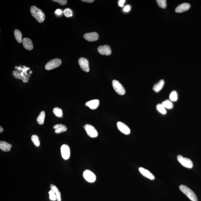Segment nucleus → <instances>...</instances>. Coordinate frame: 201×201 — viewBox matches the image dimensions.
Instances as JSON below:
<instances>
[{"label": "nucleus", "mask_w": 201, "mask_h": 201, "mask_svg": "<svg viewBox=\"0 0 201 201\" xmlns=\"http://www.w3.org/2000/svg\"><path fill=\"white\" fill-rule=\"evenodd\" d=\"M30 12L32 16L39 23H42L45 19L43 12L35 6H32L30 8Z\"/></svg>", "instance_id": "f257e3e1"}, {"label": "nucleus", "mask_w": 201, "mask_h": 201, "mask_svg": "<svg viewBox=\"0 0 201 201\" xmlns=\"http://www.w3.org/2000/svg\"><path fill=\"white\" fill-rule=\"evenodd\" d=\"M180 190L192 201H198L197 198L194 192L190 188L184 185L180 186Z\"/></svg>", "instance_id": "f03ea898"}, {"label": "nucleus", "mask_w": 201, "mask_h": 201, "mask_svg": "<svg viewBox=\"0 0 201 201\" xmlns=\"http://www.w3.org/2000/svg\"><path fill=\"white\" fill-rule=\"evenodd\" d=\"M178 161L185 167L188 168H192L193 167V163L190 159L188 158L184 157L181 155L177 156Z\"/></svg>", "instance_id": "7ed1b4c3"}, {"label": "nucleus", "mask_w": 201, "mask_h": 201, "mask_svg": "<svg viewBox=\"0 0 201 201\" xmlns=\"http://www.w3.org/2000/svg\"><path fill=\"white\" fill-rule=\"evenodd\" d=\"M61 61L60 59L56 58L52 59L49 61L45 66V69L49 71L58 67L61 64Z\"/></svg>", "instance_id": "20e7f679"}, {"label": "nucleus", "mask_w": 201, "mask_h": 201, "mask_svg": "<svg viewBox=\"0 0 201 201\" xmlns=\"http://www.w3.org/2000/svg\"><path fill=\"white\" fill-rule=\"evenodd\" d=\"M113 88L116 92L118 94L124 95L126 93L125 89L122 85L118 81L114 80L112 82Z\"/></svg>", "instance_id": "39448f33"}, {"label": "nucleus", "mask_w": 201, "mask_h": 201, "mask_svg": "<svg viewBox=\"0 0 201 201\" xmlns=\"http://www.w3.org/2000/svg\"><path fill=\"white\" fill-rule=\"evenodd\" d=\"M85 128L87 135L92 138L97 137L98 136V132L95 128L89 124H87L83 126Z\"/></svg>", "instance_id": "423d86ee"}, {"label": "nucleus", "mask_w": 201, "mask_h": 201, "mask_svg": "<svg viewBox=\"0 0 201 201\" xmlns=\"http://www.w3.org/2000/svg\"><path fill=\"white\" fill-rule=\"evenodd\" d=\"M83 177L87 182L92 183L96 180V177L94 173L89 170H85L83 172Z\"/></svg>", "instance_id": "0eeeda50"}, {"label": "nucleus", "mask_w": 201, "mask_h": 201, "mask_svg": "<svg viewBox=\"0 0 201 201\" xmlns=\"http://www.w3.org/2000/svg\"><path fill=\"white\" fill-rule=\"evenodd\" d=\"M78 63L81 69L85 72H88L89 71L88 60L83 57L80 58L78 60Z\"/></svg>", "instance_id": "6e6552de"}, {"label": "nucleus", "mask_w": 201, "mask_h": 201, "mask_svg": "<svg viewBox=\"0 0 201 201\" xmlns=\"http://www.w3.org/2000/svg\"><path fill=\"white\" fill-rule=\"evenodd\" d=\"M61 156L64 160H67L69 159L70 156V150L69 146L67 145H62L61 146Z\"/></svg>", "instance_id": "1a4fd4ad"}, {"label": "nucleus", "mask_w": 201, "mask_h": 201, "mask_svg": "<svg viewBox=\"0 0 201 201\" xmlns=\"http://www.w3.org/2000/svg\"><path fill=\"white\" fill-rule=\"evenodd\" d=\"M98 51L101 55H110L112 53L110 47L107 45L99 47Z\"/></svg>", "instance_id": "9d476101"}, {"label": "nucleus", "mask_w": 201, "mask_h": 201, "mask_svg": "<svg viewBox=\"0 0 201 201\" xmlns=\"http://www.w3.org/2000/svg\"><path fill=\"white\" fill-rule=\"evenodd\" d=\"M117 127L118 129L123 134L128 135L130 133V128H129L125 124L119 122L117 123Z\"/></svg>", "instance_id": "9b49d317"}, {"label": "nucleus", "mask_w": 201, "mask_h": 201, "mask_svg": "<svg viewBox=\"0 0 201 201\" xmlns=\"http://www.w3.org/2000/svg\"><path fill=\"white\" fill-rule=\"evenodd\" d=\"M83 37L88 41H95L98 39L99 35L96 32H92L84 34Z\"/></svg>", "instance_id": "f8f14e48"}, {"label": "nucleus", "mask_w": 201, "mask_h": 201, "mask_svg": "<svg viewBox=\"0 0 201 201\" xmlns=\"http://www.w3.org/2000/svg\"><path fill=\"white\" fill-rule=\"evenodd\" d=\"M139 172L144 177L150 180L155 179V176L148 170L142 167H140L139 169Z\"/></svg>", "instance_id": "ddd939ff"}, {"label": "nucleus", "mask_w": 201, "mask_h": 201, "mask_svg": "<svg viewBox=\"0 0 201 201\" xmlns=\"http://www.w3.org/2000/svg\"><path fill=\"white\" fill-rule=\"evenodd\" d=\"M190 7V5L189 3H183L178 6L175 9V11L177 13H182L188 11Z\"/></svg>", "instance_id": "4468645a"}, {"label": "nucleus", "mask_w": 201, "mask_h": 201, "mask_svg": "<svg viewBox=\"0 0 201 201\" xmlns=\"http://www.w3.org/2000/svg\"><path fill=\"white\" fill-rule=\"evenodd\" d=\"M23 44L24 47L28 50H32L33 45L31 39L28 38H25L23 40Z\"/></svg>", "instance_id": "2eb2a0df"}, {"label": "nucleus", "mask_w": 201, "mask_h": 201, "mask_svg": "<svg viewBox=\"0 0 201 201\" xmlns=\"http://www.w3.org/2000/svg\"><path fill=\"white\" fill-rule=\"evenodd\" d=\"M99 101L97 99L92 100L86 103V105L92 110L97 109L99 106Z\"/></svg>", "instance_id": "dca6fc26"}, {"label": "nucleus", "mask_w": 201, "mask_h": 201, "mask_svg": "<svg viewBox=\"0 0 201 201\" xmlns=\"http://www.w3.org/2000/svg\"><path fill=\"white\" fill-rule=\"evenodd\" d=\"M53 129H55V132L56 134H60L67 130V127L62 124H56L53 126Z\"/></svg>", "instance_id": "f3484780"}, {"label": "nucleus", "mask_w": 201, "mask_h": 201, "mask_svg": "<svg viewBox=\"0 0 201 201\" xmlns=\"http://www.w3.org/2000/svg\"><path fill=\"white\" fill-rule=\"evenodd\" d=\"M12 145L5 141H1L0 142V149L2 151L8 152L11 150Z\"/></svg>", "instance_id": "a211bd4d"}, {"label": "nucleus", "mask_w": 201, "mask_h": 201, "mask_svg": "<svg viewBox=\"0 0 201 201\" xmlns=\"http://www.w3.org/2000/svg\"><path fill=\"white\" fill-rule=\"evenodd\" d=\"M164 85V81L163 80H161L157 83L154 85L153 89L155 92H159L162 89Z\"/></svg>", "instance_id": "6ab92c4d"}, {"label": "nucleus", "mask_w": 201, "mask_h": 201, "mask_svg": "<svg viewBox=\"0 0 201 201\" xmlns=\"http://www.w3.org/2000/svg\"><path fill=\"white\" fill-rule=\"evenodd\" d=\"M14 36L15 37L16 40L19 43L23 42V40L22 39V34L21 32L18 29H15L14 31Z\"/></svg>", "instance_id": "aec40b11"}, {"label": "nucleus", "mask_w": 201, "mask_h": 201, "mask_svg": "<svg viewBox=\"0 0 201 201\" xmlns=\"http://www.w3.org/2000/svg\"><path fill=\"white\" fill-rule=\"evenodd\" d=\"M50 187L51 190H53L54 191L55 194H56L57 198V201H61V193L59 192V190L58 189L56 186L53 184H51L50 186Z\"/></svg>", "instance_id": "412c9836"}, {"label": "nucleus", "mask_w": 201, "mask_h": 201, "mask_svg": "<svg viewBox=\"0 0 201 201\" xmlns=\"http://www.w3.org/2000/svg\"><path fill=\"white\" fill-rule=\"evenodd\" d=\"M45 118V112L42 111L40 113L37 118V122L39 124H43L44 123V120Z\"/></svg>", "instance_id": "4be33fe9"}, {"label": "nucleus", "mask_w": 201, "mask_h": 201, "mask_svg": "<svg viewBox=\"0 0 201 201\" xmlns=\"http://www.w3.org/2000/svg\"><path fill=\"white\" fill-rule=\"evenodd\" d=\"M161 104L165 107V108H167V109H171L173 108V103L170 100L166 99L162 102Z\"/></svg>", "instance_id": "5701e85b"}, {"label": "nucleus", "mask_w": 201, "mask_h": 201, "mask_svg": "<svg viewBox=\"0 0 201 201\" xmlns=\"http://www.w3.org/2000/svg\"><path fill=\"white\" fill-rule=\"evenodd\" d=\"M170 100L172 102H175L177 101L178 96L177 91H173L171 92L169 96Z\"/></svg>", "instance_id": "b1692460"}, {"label": "nucleus", "mask_w": 201, "mask_h": 201, "mask_svg": "<svg viewBox=\"0 0 201 201\" xmlns=\"http://www.w3.org/2000/svg\"><path fill=\"white\" fill-rule=\"evenodd\" d=\"M156 109L160 113L162 114H166V108L162 105V104H159L156 106Z\"/></svg>", "instance_id": "393cba45"}, {"label": "nucleus", "mask_w": 201, "mask_h": 201, "mask_svg": "<svg viewBox=\"0 0 201 201\" xmlns=\"http://www.w3.org/2000/svg\"><path fill=\"white\" fill-rule=\"evenodd\" d=\"M53 113L55 114V116L58 118H63V112L60 108L56 107L54 108L53 110Z\"/></svg>", "instance_id": "a878e982"}, {"label": "nucleus", "mask_w": 201, "mask_h": 201, "mask_svg": "<svg viewBox=\"0 0 201 201\" xmlns=\"http://www.w3.org/2000/svg\"><path fill=\"white\" fill-rule=\"evenodd\" d=\"M31 140L35 146L39 147L40 145V142L37 136L36 135L32 136Z\"/></svg>", "instance_id": "bb28decb"}, {"label": "nucleus", "mask_w": 201, "mask_h": 201, "mask_svg": "<svg viewBox=\"0 0 201 201\" xmlns=\"http://www.w3.org/2000/svg\"><path fill=\"white\" fill-rule=\"evenodd\" d=\"M49 199L50 200L55 201L57 200V196L56 194L52 190H51L49 192Z\"/></svg>", "instance_id": "cd10ccee"}, {"label": "nucleus", "mask_w": 201, "mask_h": 201, "mask_svg": "<svg viewBox=\"0 0 201 201\" xmlns=\"http://www.w3.org/2000/svg\"><path fill=\"white\" fill-rule=\"evenodd\" d=\"M63 13L64 15L66 17H71L73 15L72 11L69 8L65 9L64 10Z\"/></svg>", "instance_id": "c85d7f7f"}, {"label": "nucleus", "mask_w": 201, "mask_h": 201, "mask_svg": "<svg viewBox=\"0 0 201 201\" xmlns=\"http://www.w3.org/2000/svg\"><path fill=\"white\" fill-rule=\"evenodd\" d=\"M159 7L162 8H166V0H157L156 1Z\"/></svg>", "instance_id": "c756f323"}, {"label": "nucleus", "mask_w": 201, "mask_h": 201, "mask_svg": "<svg viewBox=\"0 0 201 201\" xmlns=\"http://www.w3.org/2000/svg\"><path fill=\"white\" fill-rule=\"evenodd\" d=\"M20 71H18V70L13 71V72H12V75L15 78L23 80V77H22L21 75Z\"/></svg>", "instance_id": "7c9ffc66"}, {"label": "nucleus", "mask_w": 201, "mask_h": 201, "mask_svg": "<svg viewBox=\"0 0 201 201\" xmlns=\"http://www.w3.org/2000/svg\"><path fill=\"white\" fill-rule=\"evenodd\" d=\"M23 67H24V68H23V69L22 70V72H23L25 75L27 76L28 77H30V74H28L27 73V71H28V70L30 69V68H29V67H25V66H23Z\"/></svg>", "instance_id": "2f4dec72"}, {"label": "nucleus", "mask_w": 201, "mask_h": 201, "mask_svg": "<svg viewBox=\"0 0 201 201\" xmlns=\"http://www.w3.org/2000/svg\"><path fill=\"white\" fill-rule=\"evenodd\" d=\"M53 1L57 2L61 5H65L67 3V1L66 0H53Z\"/></svg>", "instance_id": "473e14b6"}, {"label": "nucleus", "mask_w": 201, "mask_h": 201, "mask_svg": "<svg viewBox=\"0 0 201 201\" xmlns=\"http://www.w3.org/2000/svg\"><path fill=\"white\" fill-rule=\"evenodd\" d=\"M126 2L125 0H120L118 1V5L119 7H122L124 6V4Z\"/></svg>", "instance_id": "72a5a7b5"}, {"label": "nucleus", "mask_w": 201, "mask_h": 201, "mask_svg": "<svg viewBox=\"0 0 201 201\" xmlns=\"http://www.w3.org/2000/svg\"><path fill=\"white\" fill-rule=\"evenodd\" d=\"M130 5H127L124 7L123 11L125 12H128L130 11Z\"/></svg>", "instance_id": "f704fd0d"}, {"label": "nucleus", "mask_w": 201, "mask_h": 201, "mask_svg": "<svg viewBox=\"0 0 201 201\" xmlns=\"http://www.w3.org/2000/svg\"><path fill=\"white\" fill-rule=\"evenodd\" d=\"M62 11L61 9H57L55 11V13L57 15H60L62 14Z\"/></svg>", "instance_id": "c9c22d12"}, {"label": "nucleus", "mask_w": 201, "mask_h": 201, "mask_svg": "<svg viewBox=\"0 0 201 201\" xmlns=\"http://www.w3.org/2000/svg\"><path fill=\"white\" fill-rule=\"evenodd\" d=\"M82 1L88 3H91L94 2V1L93 0H82Z\"/></svg>", "instance_id": "e433bc0d"}, {"label": "nucleus", "mask_w": 201, "mask_h": 201, "mask_svg": "<svg viewBox=\"0 0 201 201\" xmlns=\"http://www.w3.org/2000/svg\"><path fill=\"white\" fill-rule=\"evenodd\" d=\"M15 68L17 69L18 70V71H22V69H23V68L20 67V66H19V67H17V66H15Z\"/></svg>", "instance_id": "4c0bfd02"}, {"label": "nucleus", "mask_w": 201, "mask_h": 201, "mask_svg": "<svg viewBox=\"0 0 201 201\" xmlns=\"http://www.w3.org/2000/svg\"><path fill=\"white\" fill-rule=\"evenodd\" d=\"M3 129L2 127H0V133H2L3 132Z\"/></svg>", "instance_id": "58836bf2"}, {"label": "nucleus", "mask_w": 201, "mask_h": 201, "mask_svg": "<svg viewBox=\"0 0 201 201\" xmlns=\"http://www.w3.org/2000/svg\"><path fill=\"white\" fill-rule=\"evenodd\" d=\"M29 74H32V71H29Z\"/></svg>", "instance_id": "ea45409f"}]
</instances>
